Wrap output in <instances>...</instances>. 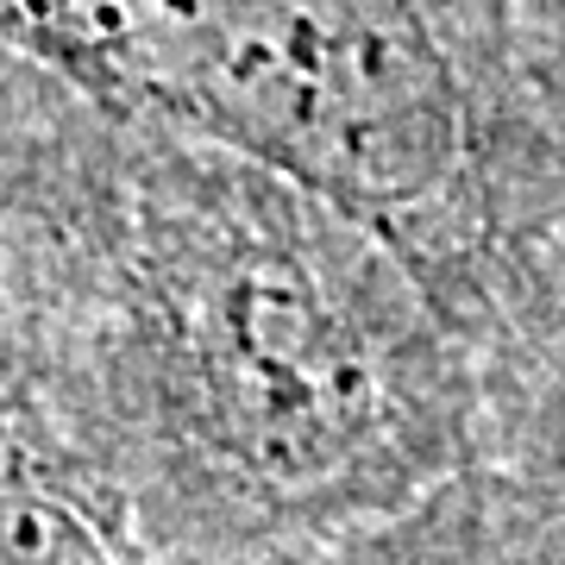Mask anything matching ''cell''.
<instances>
[{
	"mask_svg": "<svg viewBox=\"0 0 565 565\" xmlns=\"http://www.w3.org/2000/svg\"><path fill=\"white\" fill-rule=\"evenodd\" d=\"M13 139L158 522L207 546L345 541L471 459L497 352L352 207L20 57Z\"/></svg>",
	"mask_w": 565,
	"mask_h": 565,
	"instance_id": "obj_1",
	"label": "cell"
},
{
	"mask_svg": "<svg viewBox=\"0 0 565 565\" xmlns=\"http://www.w3.org/2000/svg\"><path fill=\"white\" fill-rule=\"evenodd\" d=\"M0 57L371 221L478 345L534 308V107L509 0H0Z\"/></svg>",
	"mask_w": 565,
	"mask_h": 565,
	"instance_id": "obj_2",
	"label": "cell"
},
{
	"mask_svg": "<svg viewBox=\"0 0 565 565\" xmlns=\"http://www.w3.org/2000/svg\"><path fill=\"white\" fill-rule=\"evenodd\" d=\"M471 534H478V522L422 515V503H415V522L390 527V534H371V541H364V527H359V546L327 565H497Z\"/></svg>",
	"mask_w": 565,
	"mask_h": 565,
	"instance_id": "obj_3",
	"label": "cell"
}]
</instances>
